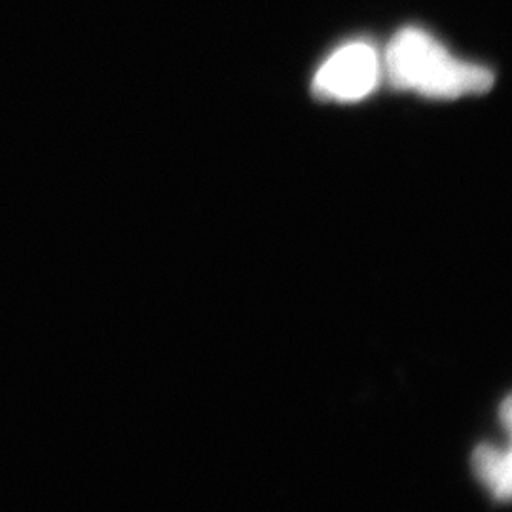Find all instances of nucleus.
Listing matches in <instances>:
<instances>
[{
    "mask_svg": "<svg viewBox=\"0 0 512 512\" xmlns=\"http://www.w3.org/2000/svg\"><path fill=\"white\" fill-rule=\"evenodd\" d=\"M382 71L393 88L437 99L484 93L494 86L490 69L461 61L416 27L401 29L389 40Z\"/></svg>",
    "mask_w": 512,
    "mask_h": 512,
    "instance_id": "obj_1",
    "label": "nucleus"
},
{
    "mask_svg": "<svg viewBox=\"0 0 512 512\" xmlns=\"http://www.w3.org/2000/svg\"><path fill=\"white\" fill-rule=\"evenodd\" d=\"M382 76V59L368 42H351L338 48L319 67L313 92L330 101H359L374 92Z\"/></svg>",
    "mask_w": 512,
    "mask_h": 512,
    "instance_id": "obj_2",
    "label": "nucleus"
},
{
    "mask_svg": "<svg viewBox=\"0 0 512 512\" xmlns=\"http://www.w3.org/2000/svg\"><path fill=\"white\" fill-rule=\"evenodd\" d=\"M473 467L480 482L494 494L497 501L511 499V452L482 446L475 452Z\"/></svg>",
    "mask_w": 512,
    "mask_h": 512,
    "instance_id": "obj_3",
    "label": "nucleus"
},
{
    "mask_svg": "<svg viewBox=\"0 0 512 512\" xmlns=\"http://www.w3.org/2000/svg\"><path fill=\"white\" fill-rule=\"evenodd\" d=\"M511 408V401H505V404H503V423H505L507 429L511 427Z\"/></svg>",
    "mask_w": 512,
    "mask_h": 512,
    "instance_id": "obj_4",
    "label": "nucleus"
}]
</instances>
